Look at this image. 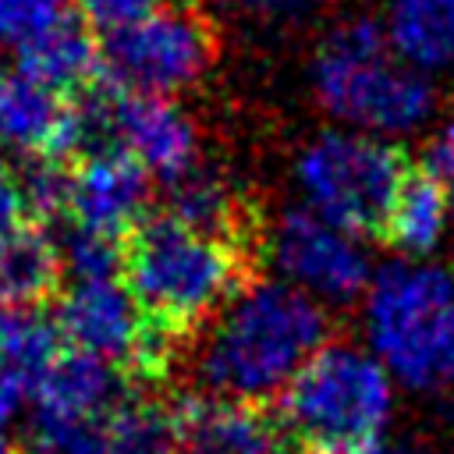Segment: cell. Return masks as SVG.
<instances>
[{
	"label": "cell",
	"mask_w": 454,
	"mask_h": 454,
	"mask_svg": "<svg viewBox=\"0 0 454 454\" xmlns=\"http://www.w3.org/2000/svg\"><path fill=\"white\" fill-rule=\"evenodd\" d=\"M408 170L404 153L390 138L348 128L316 135L294 167L305 206L355 238L383 231Z\"/></svg>",
	"instance_id": "obj_6"
},
{
	"label": "cell",
	"mask_w": 454,
	"mask_h": 454,
	"mask_svg": "<svg viewBox=\"0 0 454 454\" xmlns=\"http://www.w3.org/2000/svg\"><path fill=\"white\" fill-rule=\"evenodd\" d=\"M67 0H0V43L25 50L53 25H60Z\"/></svg>",
	"instance_id": "obj_25"
},
{
	"label": "cell",
	"mask_w": 454,
	"mask_h": 454,
	"mask_svg": "<svg viewBox=\"0 0 454 454\" xmlns=\"http://www.w3.org/2000/svg\"><path fill=\"white\" fill-rule=\"evenodd\" d=\"M383 32L390 50L422 74L454 64V0H394Z\"/></svg>",
	"instance_id": "obj_18"
},
{
	"label": "cell",
	"mask_w": 454,
	"mask_h": 454,
	"mask_svg": "<svg viewBox=\"0 0 454 454\" xmlns=\"http://www.w3.org/2000/svg\"><path fill=\"white\" fill-rule=\"evenodd\" d=\"M110 454H177L174 419L163 401L128 394L103 419Z\"/></svg>",
	"instance_id": "obj_21"
},
{
	"label": "cell",
	"mask_w": 454,
	"mask_h": 454,
	"mask_svg": "<svg viewBox=\"0 0 454 454\" xmlns=\"http://www.w3.org/2000/svg\"><path fill=\"white\" fill-rule=\"evenodd\" d=\"M60 358V330L39 309H0V376L35 394Z\"/></svg>",
	"instance_id": "obj_20"
},
{
	"label": "cell",
	"mask_w": 454,
	"mask_h": 454,
	"mask_svg": "<svg viewBox=\"0 0 454 454\" xmlns=\"http://www.w3.org/2000/svg\"><path fill=\"white\" fill-rule=\"evenodd\" d=\"M25 78L53 89V92H82L92 82L103 78V50L96 46L85 21L64 18L46 35L28 43L21 50V71Z\"/></svg>",
	"instance_id": "obj_15"
},
{
	"label": "cell",
	"mask_w": 454,
	"mask_h": 454,
	"mask_svg": "<svg viewBox=\"0 0 454 454\" xmlns=\"http://www.w3.org/2000/svg\"><path fill=\"white\" fill-rule=\"evenodd\" d=\"M53 323L74 351L96 355L110 365H131L149 319L124 284L89 280L71 284L60 294Z\"/></svg>",
	"instance_id": "obj_10"
},
{
	"label": "cell",
	"mask_w": 454,
	"mask_h": 454,
	"mask_svg": "<svg viewBox=\"0 0 454 454\" xmlns=\"http://www.w3.org/2000/svg\"><path fill=\"white\" fill-rule=\"evenodd\" d=\"M0 142L25 156L64 160L78 153L74 114L60 92L14 74L0 92Z\"/></svg>",
	"instance_id": "obj_13"
},
{
	"label": "cell",
	"mask_w": 454,
	"mask_h": 454,
	"mask_svg": "<svg viewBox=\"0 0 454 454\" xmlns=\"http://www.w3.org/2000/svg\"><path fill=\"white\" fill-rule=\"evenodd\" d=\"M110 145L163 181H174L199 163V135L192 117L163 96L128 92L121 85L110 92Z\"/></svg>",
	"instance_id": "obj_9"
},
{
	"label": "cell",
	"mask_w": 454,
	"mask_h": 454,
	"mask_svg": "<svg viewBox=\"0 0 454 454\" xmlns=\"http://www.w3.org/2000/svg\"><path fill=\"white\" fill-rule=\"evenodd\" d=\"M4 85H7V74H4V64H0V92H4Z\"/></svg>",
	"instance_id": "obj_35"
},
{
	"label": "cell",
	"mask_w": 454,
	"mask_h": 454,
	"mask_svg": "<svg viewBox=\"0 0 454 454\" xmlns=\"http://www.w3.org/2000/svg\"><path fill=\"white\" fill-rule=\"evenodd\" d=\"M57 255L60 266L74 277V284L117 280V273L124 270V241L78 223H71V231L57 241Z\"/></svg>",
	"instance_id": "obj_22"
},
{
	"label": "cell",
	"mask_w": 454,
	"mask_h": 454,
	"mask_svg": "<svg viewBox=\"0 0 454 454\" xmlns=\"http://www.w3.org/2000/svg\"><path fill=\"white\" fill-rule=\"evenodd\" d=\"M394 454H426V450H419V447H404V450H394Z\"/></svg>",
	"instance_id": "obj_34"
},
{
	"label": "cell",
	"mask_w": 454,
	"mask_h": 454,
	"mask_svg": "<svg viewBox=\"0 0 454 454\" xmlns=\"http://www.w3.org/2000/svg\"><path fill=\"white\" fill-rule=\"evenodd\" d=\"M121 273L153 323L188 337L245 287V255L234 241L209 238L170 213H156L124 238Z\"/></svg>",
	"instance_id": "obj_2"
},
{
	"label": "cell",
	"mask_w": 454,
	"mask_h": 454,
	"mask_svg": "<svg viewBox=\"0 0 454 454\" xmlns=\"http://www.w3.org/2000/svg\"><path fill=\"white\" fill-rule=\"evenodd\" d=\"M18 401H21V390L0 376V426L18 411Z\"/></svg>",
	"instance_id": "obj_30"
},
{
	"label": "cell",
	"mask_w": 454,
	"mask_h": 454,
	"mask_svg": "<svg viewBox=\"0 0 454 454\" xmlns=\"http://www.w3.org/2000/svg\"><path fill=\"white\" fill-rule=\"evenodd\" d=\"M25 216V195H21V181L18 170L7 163V156L0 153V234L14 231Z\"/></svg>",
	"instance_id": "obj_28"
},
{
	"label": "cell",
	"mask_w": 454,
	"mask_h": 454,
	"mask_svg": "<svg viewBox=\"0 0 454 454\" xmlns=\"http://www.w3.org/2000/svg\"><path fill=\"white\" fill-rule=\"evenodd\" d=\"M309 454H387V447H383V440H355V443L309 447Z\"/></svg>",
	"instance_id": "obj_29"
},
{
	"label": "cell",
	"mask_w": 454,
	"mask_h": 454,
	"mask_svg": "<svg viewBox=\"0 0 454 454\" xmlns=\"http://www.w3.org/2000/svg\"><path fill=\"white\" fill-rule=\"evenodd\" d=\"M316 99L348 131L394 138L408 135L433 114V85L408 67L376 21H344L316 50Z\"/></svg>",
	"instance_id": "obj_3"
},
{
	"label": "cell",
	"mask_w": 454,
	"mask_h": 454,
	"mask_svg": "<svg viewBox=\"0 0 454 454\" xmlns=\"http://www.w3.org/2000/svg\"><path fill=\"white\" fill-rule=\"evenodd\" d=\"M255 11H262V14H294V11H301L309 0H248Z\"/></svg>",
	"instance_id": "obj_31"
},
{
	"label": "cell",
	"mask_w": 454,
	"mask_h": 454,
	"mask_svg": "<svg viewBox=\"0 0 454 454\" xmlns=\"http://www.w3.org/2000/svg\"><path fill=\"white\" fill-rule=\"evenodd\" d=\"M149 170L121 149L92 153L71 170L67 213L78 227L128 238L145 220Z\"/></svg>",
	"instance_id": "obj_11"
},
{
	"label": "cell",
	"mask_w": 454,
	"mask_h": 454,
	"mask_svg": "<svg viewBox=\"0 0 454 454\" xmlns=\"http://www.w3.org/2000/svg\"><path fill=\"white\" fill-rule=\"evenodd\" d=\"M177 436V454H262L277 443L273 422L259 404L216 397V394H177L167 401Z\"/></svg>",
	"instance_id": "obj_12"
},
{
	"label": "cell",
	"mask_w": 454,
	"mask_h": 454,
	"mask_svg": "<svg viewBox=\"0 0 454 454\" xmlns=\"http://www.w3.org/2000/svg\"><path fill=\"white\" fill-rule=\"evenodd\" d=\"M394 411V380L358 344H323L280 390L277 419L309 447L383 440Z\"/></svg>",
	"instance_id": "obj_5"
},
{
	"label": "cell",
	"mask_w": 454,
	"mask_h": 454,
	"mask_svg": "<svg viewBox=\"0 0 454 454\" xmlns=\"http://www.w3.org/2000/svg\"><path fill=\"white\" fill-rule=\"evenodd\" d=\"M57 273L60 255L46 231L18 223L0 234V309H32L53 291Z\"/></svg>",
	"instance_id": "obj_19"
},
{
	"label": "cell",
	"mask_w": 454,
	"mask_h": 454,
	"mask_svg": "<svg viewBox=\"0 0 454 454\" xmlns=\"http://www.w3.org/2000/svg\"><path fill=\"white\" fill-rule=\"evenodd\" d=\"M369 351L411 390L454 387V280L447 270L401 259L372 273L365 291Z\"/></svg>",
	"instance_id": "obj_4"
},
{
	"label": "cell",
	"mask_w": 454,
	"mask_h": 454,
	"mask_svg": "<svg viewBox=\"0 0 454 454\" xmlns=\"http://www.w3.org/2000/svg\"><path fill=\"white\" fill-rule=\"evenodd\" d=\"M0 454H21V447H14V443H11V440L0 433Z\"/></svg>",
	"instance_id": "obj_32"
},
{
	"label": "cell",
	"mask_w": 454,
	"mask_h": 454,
	"mask_svg": "<svg viewBox=\"0 0 454 454\" xmlns=\"http://www.w3.org/2000/svg\"><path fill=\"white\" fill-rule=\"evenodd\" d=\"M262 454H294V450H287V447H284V443H280V440H277V443H273V447H270V450H262Z\"/></svg>",
	"instance_id": "obj_33"
},
{
	"label": "cell",
	"mask_w": 454,
	"mask_h": 454,
	"mask_svg": "<svg viewBox=\"0 0 454 454\" xmlns=\"http://www.w3.org/2000/svg\"><path fill=\"white\" fill-rule=\"evenodd\" d=\"M128 383L124 376L85 351H60V358L53 362V369L46 372V380L35 390L39 401V415H53V419H82V422H103L124 397H128Z\"/></svg>",
	"instance_id": "obj_14"
},
{
	"label": "cell",
	"mask_w": 454,
	"mask_h": 454,
	"mask_svg": "<svg viewBox=\"0 0 454 454\" xmlns=\"http://www.w3.org/2000/svg\"><path fill=\"white\" fill-rule=\"evenodd\" d=\"M266 252L277 277L319 305H351L355 298H365L372 280L362 241L309 206H291L277 216Z\"/></svg>",
	"instance_id": "obj_8"
},
{
	"label": "cell",
	"mask_w": 454,
	"mask_h": 454,
	"mask_svg": "<svg viewBox=\"0 0 454 454\" xmlns=\"http://www.w3.org/2000/svg\"><path fill=\"white\" fill-rule=\"evenodd\" d=\"M213 60V28L192 7H160L106 35L103 74L142 96H170L195 85Z\"/></svg>",
	"instance_id": "obj_7"
},
{
	"label": "cell",
	"mask_w": 454,
	"mask_h": 454,
	"mask_svg": "<svg viewBox=\"0 0 454 454\" xmlns=\"http://www.w3.org/2000/svg\"><path fill=\"white\" fill-rule=\"evenodd\" d=\"M167 213L188 223L192 231H202L209 238L234 241V245L245 231L238 188L223 170L206 163H192L184 174L167 181Z\"/></svg>",
	"instance_id": "obj_17"
},
{
	"label": "cell",
	"mask_w": 454,
	"mask_h": 454,
	"mask_svg": "<svg viewBox=\"0 0 454 454\" xmlns=\"http://www.w3.org/2000/svg\"><path fill=\"white\" fill-rule=\"evenodd\" d=\"M450 209H454L450 184H443L433 174L415 167V170H408L380 234L390 241L394 252H401L408 259H422L440 245V238L450 223Z\"/></svg>",
	"instance_id": "obj_16"
},
{
	"label": "cell",
	"mask_w": 454,
	"mask_h": 454,
	"mask_svg": "<svg viewBox=\"0 0 454 454\" xmlns=\"http://www.w3.org/2000/svg\"><path fill=\"white\" fill-rule=\"evenodd\" d=\"M21 454H110V447H106L103 422L53 419L35 411Z\"/></svg>",
	"instance_id": "obj_23"
},
{
	"label": "cell",
	"mask_w": 454,
	"mask_h": 454,
	"mask_svg": "<svg viewBox=\"0 0 454 454\" xmlns=\"http://www.w3.org/2000/svg\"><path fill=\"white\" fill-rule=\"evenodd\" d=\"M74 4L82 11V21L106 35H114L163 7V0H74Z\"/></svg>",
	"instance_id": "obj_26"
},
{
	"label": "cell",
	"mask_w": 454,
	"mask_h": 454,
	"mask_svg": "<svg viewBox=\"0 0 454 454\" xmlns=\"http://www.w3.org/2000/svg\"><path fill=\"white\" fill-rule=\"evenodd\" d=\"M419 170L433 174L443 184H454V121L440 124L429 135V142L422 149V160H419Z\"/></svg>",
	"instance_id": "obj_27"
},
{
	"label": "cell",
	"mask_w": 454,
	"mask_h": 454,
	"mask_svg": "<svg viewBox=\"0 0 454 454\" xmlns=\"http://www.w3.org/2000/svg\"><path fill=\"white\" fill-rule=\"evenodd\" d=\"M21 195H25V213L35 216H57L67 209L71 199V170L64 167V160H50V156H32L21 174Z\"/></svg>",
	"instance_id": "obj_24"
},
{
	"label": "cell",
	"mask_w": 454,
	"mask_h": 454,
	"mask_svg": "<svg viewBox=\"0 0 454 454\" xmlns=\"http://www.w3.org/2000/svg\"><path fill=\"white\" fill-rule=\"evenodd\" d=\"M326 305L287 280L245 284L206 326L195 351L202 394L262 404L277 401L294 372L326 344Z\"/></svg>",
	"instance_id": "obj_1"
}]
</instances>
